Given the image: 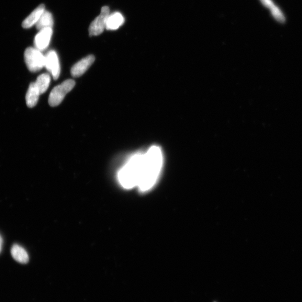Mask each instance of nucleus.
Returning a JSON list of instances; mask_svg holds the SVG:
<instances>
[{
	"instance_id": "obj_3",
	"label": "nucleus",
	"mask_w": 302,
	"mask_h": 302,
	"mask_svg": "<svg viewBox=\"0 0 302 302\" xmlns=\"http://www.w3.org/2000/svg\"><path fill=\"white\" fill-rule=\"evenodd\" d=\"M36 48H27L24 53L25 63L32 73L42 70L45 65V56Z\"/></svg>"
},
{
	"instance_id": "obj_8",
	"label": "nucleus",
	"mask_w": 302,
	"mask_h": 302,
	"mask_svg": "<svg viewBox=\"0 0 302 302\" xmlns=\"http://www.w3.org/2000/svg\"><path fill=\"white\" fill-rule=\"evenodd\" d=\"M95 59V58L93 55H89V56L82 59L71 69V75L75 78H78V77L83 75L94 62Z\"/></svg>"
},
{
	"instance_id": "obj_10",
	"label": "nucleus",
	"mask_w": 302,
	"mask_h": 302,
	"mask_svg": "<svg viewBox=\"0 0 302 302\" xmlns=\"http://www.w3.org/2000/svg\"><path fill=\"white\" fill-rule=\"evenodd\" d=\"M11 254L14 259L21 263H26L29 261V257L24 247L19 244H14L11 249Z\"/></svg>"
},
{
	"instance_id": "obj_2",
	"label": "nucleus",
	"mask_w": 302,
	"mask_h": 302,
	"mask_svg": "<svg viewBox=\"0 0 302 302\" xmlns=\"http://www.w3.org/2000/svg\"><path fill=\"white\" fill-rule=\"evenodd\" d=\"M144 154L136 155L120 170L119 182L124 188L130 189L138 185Z\"/></svg>"
},
{
	"instance_id": "obj_17",
	"label": "nucleus",
	"mask_w": 302,
	"mask_h": 302,
	"mask_svg": "<svg viewBox=\"0 0 302 302\" xmlns=\"http://www.w3.org/2000/svg\"><path fill=\"white\" fill-rule=\"evenodd\" d=\"M215 302H216V301H215Z\"/></svg>"
},
{
	"instance_id": "obj_5",
	"label": "nucleus",
	"mask_w": 302,
	"mask_h": 302,
	"mask_svg": "<svg viewBox=\"0 0 302 302\" xmlns=\"http://www.w3.org/2000/svg\"><path fill=\"white\" fill-rule=\"evenodd\" d=\"M109 15V8L103 7L100 14L92 22L90 25L89 31L90 36H97L102 33L106 28L107 21Z\"/></svg>"
},
{
	"instance_id": "obj_7",
	"label": "nucleus",
	"mask_w": 302,
	"mask_h": 302,
	"mask_svg": "<svg viewBox=\"0 0 302 302\" xmlns=\"http://www.w3.org/2000/svg\"><path fill=\"white\" fill-rule=\"evenodd\" d=\"M53 31L51 27L40 30L35 39V47L41 51L45 50L50 43Z\"/></svg>"
},
{
	"instance_id": "obj_11",
	"label": "nucleus",
	"mask_w": 302,
	"mask_h": 302,
	"mask_svg": "<svg viewBox=\"0 0 302 302\" xmlns=\"http://www.w3.org/2000/svg\"><path fill=\"white\" fill-rule=\"evenodd\" d=\"M40 95V91L38 90L35 82H32L26 92V103L27 106L29 108L35 107L37 105Z\"/></svg>"
},
{
	"instance_id": "obj_1",
	"label": "nucleus",
	"mask_w": 302,
	"mask_h": 302,
	"mask_svg": "<svg viewBox=\"0 0 302 302\" xmlns=\"http://www.w3.org/2000/svg\"><path fill=\"white\" fill-rule=\"evenodd\" d=\"M163 165V155L161 148L151 147L145 154L138 186L142 191L152 188L156 182Z\"/></svg>"
},
{
	"instance_id": "obj_16",
	"label": "nucleus",
	"mask_w": 302,
	"mask_h": 302,
	"mask_svg": "<svg viewBox=\"0 0 302 302\" xmlns=\"http://www.w3.org/2000/svg\"><path fill=\"white\" fill-rule=\"evenodd\" d=\"M4 241L3 236L0 233V254L2 253L4 248Z\"/></svg>"
},
{
	"instance_id": "obj_12",
	"label": "nucleus",
	"mask_w": 302,
	"mask_h": 302,
	"mask_svg": "<svg viewBox=\"0 0 302 302\" xmlns=\"http://www.w3.org/2000/svg\"><path fill=\"white\" fill-rule=\"evenodd\" d=\"M123 16L119 13L110 14L107 21L106 29L110 30H117L124 24Z\"/></svg>"
},
{
	"instance_id": "obj_4",
	"label": "nucleus",
	"mask_w": 302,
	"mask_h": 302,
	"mask_svg": "<svg viewBox=\"0 0 302 302\" xmlns=\"http://www.w3.org/2000/svg\"><path fill=\"white\" fill-rule=\"evenodd\" d=\"M75 86L73 80H68L55 87L49 97L48 102L51 107H56L62 103L65 95L73 90Z\"/></svg>"
},
{
	"instance_id": "obj_6",
	"label": "nucleus",
	"mask_w": 302,
	"mask_h": 302,
	"mask_svg": "<svg viewBox=\"0 0 302 302\" xmlns=\"http://www.w3.org/2000/svg\"><path fill=\"white\" fill-rule=\"evenodd\" d=\"M45 67L50 73L54 80L60 75V65L58 55L54 51H50L45 56Z\"/></svg>"
},
{
	"instance_id": "obj_9",
	"label": "nucleus",
	"mask_w": 302,
	"mask_h": 302,
	"mask_svg": "<svg viewBox=\"0 0 302 302\" xmlns=\"http://www.w3.org/2000/svg\"><path fill=\"white\" fill-rule=\"evenodd\" d=\"M45 10V5L43 4L40 5L23 21L22 26L25 29H29L34 25H36Z\"/></svg>"
},
{
	"instance_id": "obj_15",
	"label": "nucleus",
	"mask_w": 302,
	"mask_h": 302,
	"mask_svg": "<svg viewBox=\"0 0 302 302\" xmlns=\"http://www.w3.org/2000/svg\"><path fill=\"white\" fill-rule=\"evenodd\" d=\"M50 82L51 76L48 74H43L38 77L35 84L41 94H44L47 90Z\"/></svg>"
},
{
	"instance_id": "obj_13",
	"label": "nucleus",
	"mask_w": 302,
	"mask_h": 302,
	"mask_svg": "<svg viewBox=\"0 0 302 302\" xmlns=\"http://www.w3.org/2000/svg\"><path fill=\"white\" fill-rule=\"evenodd\" d=\"M260 2L266 8L270 9L274 18L277 21L281 22V23L285 21V18L283 12L276 6L272 0H260Z\"/></svg>"
},
{
	"instance_id": "obj_14",
	"label": "nucleus",
	"mask_w": 302,
	"mask_h": 302,
	"mask_svg": "<svg viewBox=\"0 0 302 302\" xmlns=\"http://www.w3.org/2000/svg\"><path fill=\"white\" fill-rule=\"evenodd\" d=\"M36 25L37 29L39 30L48 28V27L52 28L53 25V18L52 14L45 10Z\"/></svg>"
}]
</instances>
